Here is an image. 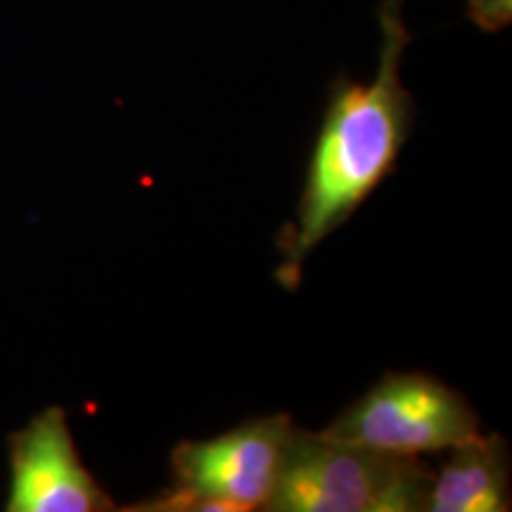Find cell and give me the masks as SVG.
I'll return each mask as SVG.
<instances>
[{
  "label": "cell",
  "instance_id": "2",
  "mask_svg": "<svg viewBox=\"0 0 512 512\" xmlns=\"http://www.w3.org/2000/svg\"><path fill=\"white\" fill-rule=\"evenodd\" d=\"M432 470L294 425L264 512H425Z\"/></svg>",
  "mask_w": 512,
  "mask_h": 512
},
{
  "label": "cell",
  "instance_id": "7",
  "mask_svg": "<svg viewBox=\"0 0 512 512\" xmlns=\"http://www.w3.org/2000/svg\"><path fill=\"white\" fill-rule=\"evenodd\" d=\"M465 12L479 31L496 34L510 27L512 0H465Z\"/></svg>",
  "mask_w": 512,
  "mask_h": 512
},
{
  "label": "cell",
  "instance_id": "6",
  "mask_svg": "<svg viewBox=\"0 0 512 512\" xmlns=\"http://www.w3.org/2000/svg\"><path fill=\"white\" fill-rule=\"evenodd\" d=\"M510 448L501 434L479 432L432 470L425 512H508Z\"/></svg>",
  "mask_w": 512,
  "mask_h": 512
},
{
  "label": "cell",
  "instance_id": "1",
  "mask_svg": "<svg viewBox=\"0 0 512 512\" xmlns=\"http://www.w3.org/2000/svg\"><path fill=\"white\" fill-rule=\"evenodd\" d=\"M403 3L380 0V57L373 79L339 76L330 86L302 197L275 240V280L287 292H297L306 259L380 188L411 138L415 105L401 79L403 53L411 43Z\"/></svg>",
  "mask_w": 512,
  "mask_h": 512
},
{
  "label": "cell",
  "instance_id": "5",
  "mask_svg": "<svg viewBox=\"0 0 512 512\" xmlns=\"http://www.w3.org/2000/svg\"><path fill=\"white\" fill-rule=\"evenodd\" d=\"M8 512L119 510L79 456L67 411L50 406L8 437Z\"/></svg>",
  "mask_w": 512,
  "mask_h": 512
},
{
  "label": "cell",
  "instance_id": "3",
  "mask_svg": "<svg viewBox=\"0 0 512 512\" xmlns=\"http://www.w3.org/2000/svg\"><path fill=\"white\" fill-rule=\"evenodd\" d=\"M294 422L287 413L252 418L171 451V484L126 512H264Z\"/></svg>",
  "mask_w": 512,
  "mask_h": 512
},
{
  "label": "cell",
  "instance_id": "4",
  "mask_svg": "<svg viewBox=\"0 0 512 512\" xmlns=\"http://www.w3.org/2000/svg\"><path fill=\"white\" fill-rule=\"evenodd\" d=\"M320 432L389 456L422 458L451 451L482 430L458 389L425 373H387Z\"/></svg>",
  "mask_w": 512,
  "mask_h": 512
}]
</instances>
